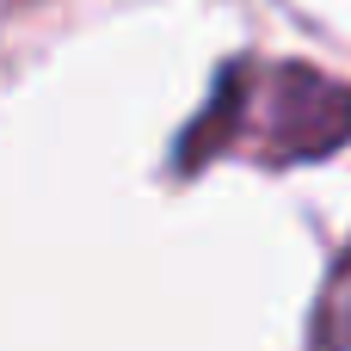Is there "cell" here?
Wrapping results in <instances>:
<instances>
[{
  "label": "cell",
  "instance_id": "6da1fadb",
  "mask_svg": "<svg viewBox=\"0 0 351 351\" xmlns=\"http://www.w3.org/2000/svg\"><path fill=\"white\" fill-rule=\"evenodd\" d=\"M346 351H351V346H346Z\"/></svg>",
  "mask_w": 351,
  "mask_h": 351
}]
</instances>
